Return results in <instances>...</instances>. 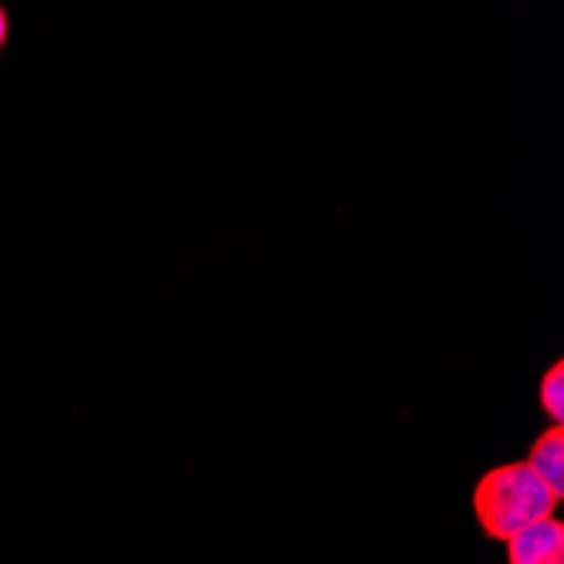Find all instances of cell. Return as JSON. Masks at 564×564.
<instances>
[{"mask_svg": "<svg viewBox=\"0 0 564 564\" xmlns=\"http://www.w3.org/2000/svg\"><path fill=\"white\" fill-rule=\"evenodd\" d=\"M524 464L544 480V487L561 500L564 497V430L547 426L534 436Z\"/></svg>", "mask_w": 564, "mask_h": 564, "instance_id": "3957f363", "label": "cell"}, {"mask_svg": "<svg viewBox=\"0 0 564 564\" xmlns=\"http://www.w3.org/2000/svg\"><path fill=\"white\" fill-rule=\"evenodd\" d=\"M538 405H541V413L551 420V426L564 423V362L561 358H554L538 382Z\"/></svg>", "mask_w": 564, "mask_h": 564, "instance_id": "277c9868", "label": "cell"}, {"mask_svg": "<svg viewBox=\"0 0 564 564\" xmlns=\"http://www.w3.org/2000/svg\"><path fill=\"white\" fill-rule=\"evenodd\" d=\"M507 564H564V524L544 518L507 541Z\"/></svg>", "mask_w": 564, "mask_h": 564, "instance_id": "7a4b0ae2", "label": "cell"}, {"mask_svg": "<svg viewBox=\"0 0 564 564\" xmlns=\"http://www.w3.org/2000/svg\"><path fill=\"white\" fill-rule=\"evenodd\" d=\"M470 503H474V518L484 538L507 544L524 528L544 518H554V507L561 500L544 487V480L524 464V459H514V464L490 467L474 484Z\"/></svg>", "mask_w": 564, "mask_h": 564, "instance_id": "6da1fadb", "label": "cell"}, {"mask_svg": "<svg viewBox=\"0 0 564 564\" xmlns=\"http://www.w3.org/2000/svg\"><path fill=\"white\" fill-rule=\"evenodd\" d=\"M8 37H11V18H8L4 4H0V51L8 47Z\"/></svg>", "mask_w": 564, "mask_h": 564, "instance_id": "5b68a950", "label": "cell"}]
</instances>
